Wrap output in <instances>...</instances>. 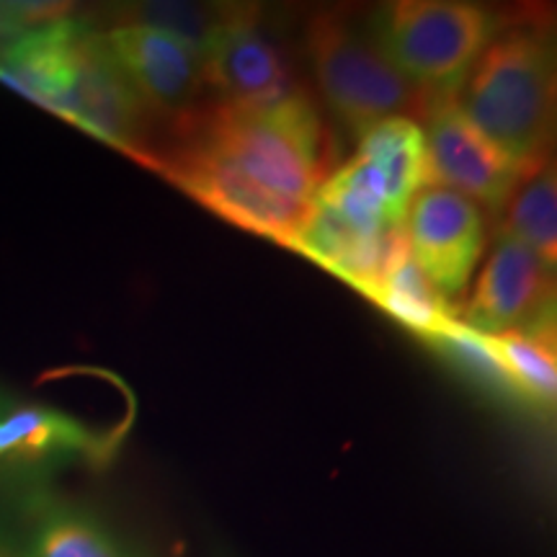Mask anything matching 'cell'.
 Wrapping results in <instances>:
<instances>
[{
  "mask_svg": "<svg viewBox=\"0 0 557 557\" xmlns=\"http://www.w3.org/2000/svg\"><path fill=\"white\" fill-rule=\"evenodd\" d=\"M0 557H29L26 547H21L16 540L9 537V534L0 529Z\"/></svg>",
  "mask_w": 557,
  "mask_h": 557,
  "instance_id": "ac0fdd59",
  "label": "cell"
},
{
  "mask_svg": "<svg viewBox=\"0 0 557 557\" xmlns=\"http://www.w3.org/2000/svg\"><path fill=\"white\" fill-rule=\"evenodd\" d=\"M308 54L320 96L357 135L395 116L423 124L442 99L410 83L372 39L351 29L338 13H318L310 21Z\"/></svg>",
  "mask_w": 557,
  "mask_h": 557,
  "instance_id": "277c9868",
  "label": "cell"
},
{
  "mask_svg": "<svg viewBox=\"0 0 557 557\" xmlns=\"http://www.w3.org/2000/svg\"><path fill=\"white\" fill-rule=\"evenodd\" d=\"M0 83L150 169L156 120L124 81L103 34L73 21L26 32L0 52Z\"/></svg>",
  "mask_w": 557,
  "mask_h": 557,
  "instance_id": "7a4b0ae2",
  "label": "cell"
},
{
  "mask_svg": "<svg viewBox=\"0 0 557 557\" xmlns=\"http://www.w3.org/2000/svg\"><path fill=\"white\" fill-rule=\"evenodd\" d=\"M493 13L455 0H400L377 13L374 47L416 86L455 96L496 37Z\"/></svg>",
  "mask_w": 557,
  "mask_h": 557,
  "instance_id": "5b68a950",
  "label": "cell"
},
{
  "mask_svg": "<svg viewBox=\"0 0 557 557\" xmlns=\"http://www.w3.org/2000/svg\"><path fill=\"white\" fill-rule=\"evenodd\" d=\"M431 344L442 348L462 372H468L480 385L493 389V393L508 395V398H517L511 382H508L506 369L500 364L496 348H493L487 336H480V333L465 329L462 323H455L449 331H444L442 336L431 341Z\"/></svg>",
  "mask_w": 557,
  "mask_h": 557,
  "instance_id": "e0dca14e",
  "label": "cell"
},
{
  "mask_svg": "<svg viewBox=\"0 0 557 557\" xmlns=\"http://www.w3.org/2000/svg\"><path fill=\"white\" fill-rule=\"evenodd\" d=\"M103 37L124 81L152 120L160 116L176 124L207 103L205 58L191 41L127 21Z\"/></svg>",
  "mask_w": 557,
  "mask_h": 557,
  "instance_id": "8992f818",
  "label": "cell"
},
{
  "mask_svg": "<svg viewBox=\"0 0 557 557\" xmlns=\"http://www.w3.org/2000/svg\"><path fill=\"white\" fill-rule=\"evenodd\" d=\"M369 299L377 302L389 318H395L406 329L429 341H434L444 331H449L451 325L459 323L457 310L423 276V271L410 259L408 248L385 271V276L380 278V284L374 287Z\"/></svg>",
  "mask_w": 557,
  "mask_h": 557,
  "instance_id": "9a60e30c",
  "label": "cell"
},
{
  "mask_svg": "<svg viewBox=\"0 0 557 557\" xmlns=\"http://www.w3.org/2000/svg\"><path fill=\"white\" fill-rule=\"evenodd\" d=\"M26 553L29 557H139L86 508L47 496L32 504Z\"/></svg>",
  "mask_w": 557,
  "mask_h": 557,
  "instance_id": "7c38bea8",
  "label": "cell"
},
{
  "mask_svg": "<svg viewBox=\"0 0 557 557\" xmlns=\"http://www.w3.org/2000/svg\"><path fill=\"white\" fill-rule=\"evenodd\" d=\"M455 96L459 111L517 163L545 156L555 124V54L545 32L493 37Z\"/></svg>",
  "mask_w": 557,
  "mask_h": 557,
  "instance_id": "3957f363",
  "label": "cell"
},
{
  "mask_svg": "<svg viewBox=\"0 0 557 557\" xmlns=\"http://www.w3.org/2000/svg\"><path fill=\"white\" fill-rule=\"evenodd\" d=\"M150 169L235 227L292 248L329 178V132L302 90L256 109L209 99L171 124Z\"/></svg>",
  "mask_w": 557,
  "mask_h": 557,
  "instance_id": "6da1fadb",
  "label": "cell"
},
{
  "mask_svg": "<svg viewBox=\"0 0 557 557\" xmlns=\"http://www.w3.org/2000/svg\"><path fill=\"white\" fill-rule=\"evenodd\" d=\"M357 156L380 173L387 186L389 205L406 222L410 201L426 189V143L421 124L400 116L372 124L359 135Z\"/></svg>",
  "mask_w": 557,
  "mask_h": 557,
  "instance_id": "4fadbf2b",
  "label": "cell"
},
{
  "mask_svg": "<svg viewBox=\"0 0 557 557\" xmlns=\"http://www.w3.org/2000/svg\"><path fill=\"white\" fill-rule=\"evenodd\" d=\"M0 408H3V406H0Z\"/></svg>",
  "mask_w": 557,
  "mask_h": 557,
  "instance_id": "d6986e66",
  "label": "cell"
},
{
  "mask_svg": "<svg viewBox=\"0 0 557 557\" xmlns=\"http://www.w3.org/2000/svg\"><path fill=\"white\" fill-rule=\"evenodd\" d=\"M553 274L524 243L498 235L496 248L480 271L475 289L457 320L480 336L547 325L553 310ZM553 323V320H549Z\"/></svg>",
  "mask_w": 557,
  "mask_h": 557,
  "instance_id": "9c48e42d",
  "label": "cell"
},
{
  "mask_svg": "<svg viewBox=\"0 0 557 557\" xmlns=\"http://www.w3.org/2000/svg\"><path fill=\"white\" fill-rule=\"evenodd\" d=\"M500 214V235L524 243L553 269L557 259V178L549 152L524 165Z\"/></svg>",
  "mask_w": 557,
  "mask_h": 557,
  "instance_id": "5bb4252c",
  "label": "cell"
},
{
  "mask_svg": "<svg viewBox=\"0 0 557 557\" xmlns=\"http://www.w3.org/2000/svg\"><path fill=\"white\" fill-rule=\"evenodd\" d=\"M491 338L513 395L547 410L557 393V359L553 323L527 331H506Z\"/></svg>",
  "mask_w": 557,
  "mask_h": 557,
  "instance_id": "2e32d148",
  "label": "cell"
},
{
  "mask_svg": "<svg viewBox=\"0 0 557 557\" xmlns=\"http://www.w3.org/2000/svg\"><path fill=\"white\" fill-rule=\"evenodd\" d=\"M426 143V186L455 191L472 205L500 212L527 163H517L480 135L455 96L436 99L421 124Z\"/></svg>",
  "mask_w": 557,
  "mask_h": 557,
  "instance_id": "52a82bcc",
  "label": "cell"
},
{
  "mask_svg": "<svg viewBox=\"0 0 557 557\" xmlns=\"http://www.w3.org/2000/svg\"><path fill=\"white\" fill-rule=\"evenodd\" d=\"M109 442L73 416L45 406L0 408V462H45L58 457L103 459Z\"/></svg>",
  "mask_w": 557,
  "mask_h": 557,
  "instance_id": "8fae6325",
  "label": "cell"
},
{
  "mask_svg": "<svg viewBox=\"0 0 557 557\" xmlns=\"http://www.w3.org/2000/svg\"><path fill=\"white\" fill-rule=\"evenodd\" d=\"M205 83L214 101L233 107H274L299 94L284 52L256 26L250 11H233L201 47Z\"/></svg>",
  "mask_w": 557,
  "mask_h": 557,
  "instance_id": "30bf717a",
  "label": "cell"
},
{
  "mask_svg": "<svg viewBox=\"0 0 557 557\" xmlns=\"http://www.w3.org/2000/svg\"><path fill=\"white\" fill-rule=\"evenodd\" d=\"M410 259L444 297L468 289L485 250V220L478 205L455 191L426 186L406 214Z\"/></svg>",
  "mask_w": 557,
  "mask_h": 557,
  "instance_id": "ba28073f",
  "label": "cell"
}]
</instances>
